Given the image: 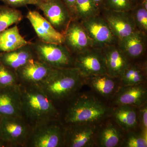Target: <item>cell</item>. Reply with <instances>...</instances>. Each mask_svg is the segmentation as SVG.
Here are the masks:
<instances>
[{
  "mask_svg": "<svg viewBox=\"0 0 147 147\" xmlns=\"http://www.w3.org/2000/svg\"><path fill=\"white\" fill-rule=\"evenodd\" d=\"M63 44L74 56L94 47L81 22L73 19L63 33Z\"/></svg>",
  "mask_w": 147,
  "mask_h": 147,
  "instance_id": "7c38bea8",
  "label": "cell"
},
{
  "mask_svg": "<svg viewBox=\"0 0 147 147\" xmlns=\"http://www.w3.org/2000/svg\"><path fill=\"white\" fill-rule=\"evenodd\" d=\"M31 43L10 52L0 53V64L16 72L29 61L36 59Z\"/></svg>",
  "mask_w": 147,
  "mask_h": 147,
  "instance_id": "d6986e66",
  "label": "cell"
},
{
  "mask_svg": "<svg viewBox=\"0 0 147 147\" xmlns=\"http://www.w3.org/2000/svg\"><path fill=\"white\" fill-rule=\"evenodd\" d=\"M6 5L13 8L26 6L30 5H35L37 3L38 0H0Z\"/></svg>",
  "mask_w": 147,
  "mask_h": 147,
  "instance_id": "1f68e13d",
  "label": "cell"
},
{
  "mask_svg": "<svg viewBox=\"0 0 147 147\" xmlns=\"http://www.w3.org/2000/svg\"><path fill=\"white\" fill-rule=\"evenodd\" d=\"M147 63L146 59L130 61L120 76L121 86H127L145 83L147 78Z\"/></svg>",
  "mask_w": 147,
  "mask_h": 147,
  "instance_id": "ffe728a7",
  "label": "cell"
},
{
  "mask_svg": "<svg viewBox=\"0 0 147 147\" xmlns=\"http://www.w3.org/2000/svg\"><path fill=\"white\" fill-rule=\"evenodd\" d=\"M7 147L4 142H3L1 139H0V147Z\"/></svg>",
  "mask_w": 147,
  "mask_h": 147,
  "instance_id": "8d00e7d4",
  "label": "cell"
},
{
  "mask_svg": "<svg viewBox=\"0 0 147 147\" xmlns=\"http://www.w3.org/2000/svg\"><path fill=\"white\" fill-rule=\"evenodd\" d=\"M26 18L34 29L40 41L47 43L63 44V34L57 31L38 11H29Z\"/></svg>",
  "mask_w": 147,
  "mask_h": 147,
  "instance_id": "4fadbf2b",
  "label": "cell"
},
{
  "mask_svg": "<svg viewBox=\"0 0 147 147\" xmlns=\"http://www.w3.org/2000/svg\"><path fill=\"white\" fill-rule=\"evenodd\" d=\"M98 7L99 8L100 11L102 10L104 6V4L105 0H93Z\"/></svg>",
  "mask_w": 147,
  "mask_h": 147,
  "instance_id": "836d02e7",
  "label": "cell"
},
{
  "mask_svg": "<svg viewBox=\"0 0 147 147\" xmlns=\"http://www.w3.org/2000/svg\"><path fill=\"white\" fill-rule=\"evenodd\" d=\"M102 50L105 57L107 74L114 78H119L130 61L117 44L107 45Z\"/></svg>",
  "mask_w": 147,
  "mask_h": 147,
  "instance_id": "ac0fdd59",
  "label": "cell"
},
{
  "mask_svg": "<svg viewBox=\"0 0 147 147\" xmlns=\"http://www.w3.org/2000/svg\"><path fill=\"white\" fill-rule=\"evenodd\" d=\"M131 2L133 4V5L135 6L138 4V3H139L140 2V0H130Z\"/></svg>",
  "mask_w": 147,
  "mask_h": 147,
  "instance_id": "d590c367",
  "label": "cell"
},
{
  "mask_svg": "<svg viewBox=\"0 0 147 147\" xmlns=\"http://www.w3.org/2000/svg\"><path fill=\"white\" fill-rule=\"evenodd\" d=\"M64 147H90L94 145L96 124L64 125Z\"/></svg>",
  "mask_w": 147,
  "mask_h": 147,
  "instance_id": "30bf717a",
  "label": "cell"
},
{
  "mask_svg": "<svg viewBox=\"0 0 147 147\" xmlns=\"http://www.w3.org/2000/svg\"><path fill=\"white\" fill-rule=\"evenodd\" d=\"M145 83L119 87L114 95L117 106L128 105L138 108L147 102V91Z\"/></svg>",
  "mask_w": 147,
  "mask_h": 147,
  "instance_id": "9a60e30c",
  "label": "cell"
},
{
  "mask_svg": "<svg viewBox=\"0 0 147 147\" xmlns=\"http://www.w3.org/2000/svg\"><path fill=\"white\" fill-rule=\"evenodd\" d=\"M35 5L43 12L46 20L63 34L73 19L61 0H38Z\"/></svg>",
  "mask_w": 147,
  "mask_h": 147,
  "instance_id": "ba28073f",
  "label": "cell"
},
{
  "mask_svg": "<svg viewBox=\"0 0 147 147\" xmlns=\"http://www.w3.org/2000/svg\"><path fill=\"white\" fill-rule=\"evenodd\" d=\"M137 117L139 119V123L142 130V132L147 134V102L138 108Z\"/></svg>",
  "mask_w": 147,
  "mask_h": 147,
  "instance_id": "4dcf8cb0",
  "label": "cell"
},
{
  "mask_svg": "<svg viewBox=\"0 0 147 147\" xmlns=\"http://www.w3.org/2000/svg\"><path fill=\"white\" fill-rule=\"evenodd\" d=\"M100 9L93 0H76L74 6V18L82 21L100 14Z\"/></svg>",
  "mask_w": 147,
  "mask_h": 147,
  "instance_id": "484cf974",
  "label": "cell"
},
{
  "mask_svg": "<svg viewBox=\"0 0 147 147\" xmlns=\"http://www.w3.org/2000/svg\"><path fill=\"white\" fill-rule=\"evenodd\" d=\"M21 117L31 127L45 122L59 119L60 113L56 104L37 85L19 83Z\"/></svg>",
  "mask_w": 147,
  "mask_h": 147,
  "instance_id": "6da1fadb",
  "label": "cell"
},
{
  "mask_svg": "<svg viewBox=\"0 0 147 147\" xmlns=\"http://www.w3.org/2000/svg\"><path fill=\"white\" fill-rule=\"evenodd\" d=\"M117 45L130 61L146 59L147 35L137 30L128 36L119 40Z\"/></svg>",
  "mask_w": 147,
  "mask_h": 147,
  "instance_id": "5bb4252c",
  "label": "cell"
},
{
  "mask_svg": "<svg viewBox=\"0 0 147 147\" xmlns=\"http://www.w3.org/2000/svg\"><path fill=\"white\" fill-rule=\"evenodd\" d=\"M119 78H114L107 73L87 77L86 83L99 94L105 97L115 94L119 87H118Z\"/></svg>",
  "mask_w": 147,
  "mask_h": 147,
  "instance_id": "44dd1931",
  "label": "cell"
},
{
  "mask_svg": "<svg viewBox=\"0 0 147 147\" xmlns=\"http://www.w3.org/2000/svg\"><path fill=\"white\" fill-rule=\"evenodd\" d=\"M123 147H147V135L130 130L126 137L123 138L121 144Z\"/></svg>",
  "mask_w": 147,
  "mask_h": 147,
  "instance_id": "83f0119b",
  "label": "cell"
},
{
  "mask_svg": "<svg viewBox=\"0 0 147 147\" xmlns=\"http://www.w3.org/2000/svg\"><path fill=\"white\" fill-rule=\"evenodd\" d=\"M37 59L53 68L74 67V56L63 44L36 40L31 43Z\"/></svg>",
  "mask_w": 147,
  "mask_h": 147,
  "instance_id": "277c9868",
  "label": "cell"
},
{
  "mask_svg": "<svg viewBox=\"0 0 147 147\" xmlns=\"http://www.w3.org/2000/svg\"><path fill=\"white\" fill-rule=\"evenodd\" d=\"M32 127L22 117L2 118L0 139L7 147H26Z\"/></svg>",
  "mask_w": 147,
  "mask_h": 147,
  "instance_id": "8992f818",
  "label": "cell"
},
{
  "mask_svg": "<svg viewBox=\"0 0 147 147\" xmlns=\"http://www.w3.org/2000/svg\"><path fill=\"white\" fill-rule=\"evenodd\" d=\"M0 117H21V93L19 84L0 89Z\"/></svg>",
  "mask_w": 147,
  "mask_h": 147,
  "instance_id": "e0dca14e",
  "label": "cell"
},
{
  "mask_svg": "<svg viewBox=\"0 0 147 147\" xmlns=\"http://www.w3.org/2000/svg\"><path fill=\"white\" fill-rule=\"evenodd\" d=\"M100 14L118 40L137 30L129 11H115L103 8Z\"/></svg>",
  "mask_w": 147,
  "mask_h": 147,
  "instance_id": "8fae6325",
  "label": "cell"
},
{
  "mask_svg": "<svg viewBox=\"0 0 147 147\" xmlns=\"http://www.w3.org/2000/svg\"><path fill=\"white\" fill-rule=\"evenodd\" d=\"M31 42L21 35L16 25L0 33V53L13 51Z\"/></svg>",
  "mask_w": 147,
  "mask_h": 147,
  "instance_id": "7402d4cb",
  "label": "cell"
},
{
  "mask_svg": "<svg viewBox=\"0 0 147 147\" xmlns=\"http://www.w3.org/2000/svg\"><path fill=\"white\" fill-rule=\"evenodd\" d=\"M74 67L86 78L107 73L102 49L92 47L75 55Z\"/></svg>",
  "mask_w": 147,
  "mask_h": 147,
  "instance_id": "9c48e42d",
  "label": "cell"
},
{
  "mask_svg": "<svg viewBox=\"0 0 147 147\" xmlns=\"http://www.w3.org/2000/svg\"><path fill=\"white\" fill-rule=\"evenodd\" d=\"M23 17L22 12L16 8L0 5V33L13 24L20 23Z\"/></svg>",
  "mask_w": 147,
  "mask_h": 147,
  "instance_id": "d4e9b609",
  "label": "cell"
},
{
  "mask_svg": "<svg viewBox=\"0 0 147 147\" xmlns=\"http://www.w3.org/2000/svg\"><path fill=\"white\" fill-rule=\"evenodd\" d=\"M86 80V77L76 67L53 68L46 79L38 86L56 104L76 94Z\"/></svg>",
  "mask_w": 147,
  "mask_h": 147,
  "instance_id": "7a4b0ae2",
  "label": "cell"
},
{
  "mask_svg": "<svg viewBox=\"0 0 147 147\" xmlns=\"http://www.w3.org/2000/svg\"><path fill=\"white\" fill-rule=\"evenodd\" d=\"M53 68L37 59H33L16 71L19 83L38 85Z\"/></svg>",
  "mask_w": 147,
  "mask_h": 147,
  "instance_id": "2e32d148",
  "label": "cell"
},
{
  "mask_svg": "<svg viewBox=\"0 0 147 147\" xmlns=\"http://www.w3.org/2000/svg\"><path fill=\"white\" fill-rule=\"evenodd\" d=\"M146 9H147V0H140L139 3Z\"/></svg>",
  "mask_w": 147,
  "mask_h": 147,
  "instance_id": "e575fe53",
  "label": "cell"
},
{
  "mask_svg": "<svg viewBox=\"0 0 147 147\" xmlns=\"http://www.w3.org/2000/svg\"><path fill=\"white\" fill-rule=\"evenodd\" d=\"M59 119L32 127L26 147H64V126Z\"/></svg>",
  "mask_w": 147,
  "mask_h": 147,
  "instance_id": "5b68a950",
  "label": "cell"
},
{
  "mask_svg": "<svg viewBox=\"0 0 147 147\" xmlns=\"http://www.w3.org/2000/svg\"><path fill=\"white\" fill-rule=\"evenodd\" d=\"M1 119H2V118L1 117H0V124H1Z\"/></svg>",
  "mask_w": 147,
  "mask_h": 147,
  "instance_id": "74e56055",
  "label": "cell"
},
{
  "mask_svg": "<svg viewBox=\"0 0 147 147\" xmlns=\"http://www.w3.org/2000/svg\"><path fill=\"white\" fill-rule=\"evenodd\" d=\"M18 84L16 72L0 64V89L13 86Z\"/></svg>",
  "mask_w": 147,
  "mask_h": 147,
  "instance_id": "f1b7e54d",
  "label": "cell"
},
{
  "mask_svg": "<svg viewBox=\"0 0 147 147\" xmlns=\"http://www.w3.org/2000/svg\"><path fill=\"white\" fill-rule=\"evenodd\" d=\"M70 11L73 19L74 18V6L76 0H61Z\"/></svg>",
  "mask_w": 147,
  "mask_h": 147,
  "instance_id": "d6a6232c",
  "label": "cell"
},
{
  "mask_svg": "<svg viewBox=\"0 0 147 147\" xmlns=\"http://www.w3.org/2000/svg\"><path fill=\"white\" fill-rule=\"evenodd\" d=\"M129 11L137 30L147 35V9L138 3Z\"/></svg>",
  "mask_w": 147,
  "mask_h": 147,
  "instance_id": "4316f807",
  "label": "cell"
},
{
  "mask_svg": "<svg viewBox=\"0 0 147 147\" xmlns=\"http://www.w3.org/2000/svg\"><path fill=\"white\" fill-rule=\"evenodd\" d=\"M64 115L63 125L96 124L105 117L108 107L96 98L90 95H74Z\"/></svg>",
  "mask_w": 147,
  "mask_h": 147,
  "instance_id": "3957f363",
  "label": "cell"
},
{
  "mask_svg": "<svg viewBox=\"0 0 147 147\" xmlns=\"http://www.w3.org/2000/svg\"><path fill=\"white\" fill-rule=\"evenodd\" d=\"M80 21L91 40L94 47L102 49L107 45L117 44L118 40L100 13Z\"/></svg>",
  "mask_w": 147,
  "mask_h": 147,
  "instance_id": "52a82bcc",
  "label": "cell"
},
{
  "mask_svg": "<svg viewBox=\"0 0 147 147\" xmlns=\"http://www.w3.org/2000/svg\"><path fill=\"white\" fill-rule=\"evenodd\" d=\"M117 106L113 113V118L117 124L125 131H130L135 128L138 121L135 107L128 105Z\"/></svg>",
  "mask_w": 147,
  "mask_h": 147,
  "instance_id": "603a6c76",
  "label": "cell"
},
{
  "mask_svg": "<svg viewBox=\"0 0 147 147\" xmlns=\"http://www.w3.org/2000/svg\"><path fill=\"white\" fill-rule=\"evenodd\" d=\"M134 6L130 0H105L103 8L115 11H129Z\"/></svg>",
  "mask_w": 147,
  "mask_h": 147,
  "instance_id": "f546056e",
  "label": "cell"
},
{
  "mask_svg": "<svg viewBox=\"0 0 147 147\" xmlns=\"http://www.w3.org/2000/svg\"><path fill=\"white\" fill-rule=\"evenodd\" d=\"M117 125L109 122L100 129L98 134L97 142L99 146L116 147L121 144L123 136Z\"/></svg>",
  "mask_w": 147,
  "mask_h": 147,
  "instance_id": "cb8c5ba5",
  "label": "cell"
}]
</instances>
